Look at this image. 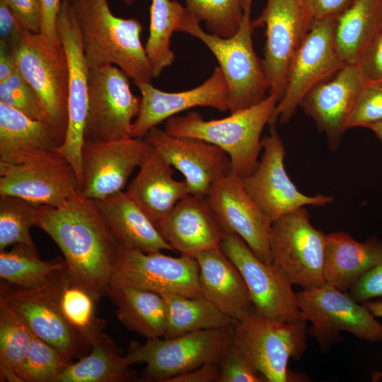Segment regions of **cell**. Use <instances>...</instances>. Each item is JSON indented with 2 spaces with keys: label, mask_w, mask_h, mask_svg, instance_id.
Wrapping results in <instances>:
<instances>
[{
  "label": "cell",
  "mask_w": 382,
  "mask_h": 382,
  "mask_svg": "<svg viewBox=\"0 0 382 382\" xmlns=\"http://www.w3.org/2000/svg\"><path fill=\"white\" fill-rule=\"evenodd\" d=\"M44 287L69 326L92 346L103 333L106 323L96 316L99 299L74 277L68 267L54 272Z\"/></svg>",
  "instance_id": "cell-30"
},
{
  "label": "cell",
  "mask_w": 382,
  "mask_h": 382,
  "mask_svg": "<svg viewBox=\"0 0 382 382\" xmlns=\"http://www.w3.org/2000/svg\"><path fill=\"white\" fill-rule=\"evenodd\" d=\"M186 8L209 33L230 37L238 30L243 14V0H184Z\"/></svg>",
  "instance_id": "cell-40"
},
{
  "label": "cell",
  "mask_w": 382,
  "mask_h": 382,
  "mask_svg": "<svg viewBox=\"0 0 382 382\" xmlns=\"http://www.w3.org/2000/svg\"><path fill=\"white\" fill-rule=\"evenodd\" d=\"M301 319L310 321L308 335L314 337L323 351L348 332L360 340L382 341V325L362 303L349 293L325 283L320 286L296 293Z\"/></svg>",
  "instance_id": "cell-8"
},
{
  "label": "cell",
  "mask_w": 382,
  "mask_h": 382,
  "mask_svg": "<svg viewBox=\"0 0 382 382\" xmlns=\"http://www.w3.org/2000/svg\"><path fill=\"white\" fill-rule=\"evenodd\" d=\"M367 129H371L377 138L382 141V121L369 126Z\"/></svg>",
  "instance_id": "cell-53"
},
{
  "label": "cell",
  "mask_w": 382,
  "mask_h": 382,
  "mask_svg": "<svg viewBox=\"0 0 382 382\" xmlns=\"http://www.w3.org/2000/svg\"><path fill=\"white\" fill-rule=\"evenodd\" d=\"M356 0H304L314 21L338 18L347 11Z\"/></svg>",
  "instance_id": "cell-48"
},
{
  "label": "cell",
  "mask_w": 382,
  "mask_h": 382,
  "mask_svg": "<svg viewBox=\"0 0 382 382\" xmlns=\"http://www.w3.org/2000/svg\"><path fill=\"white\" fill-rule=\"evenodd\" d=\"M68 267L65 260H42L36 248L16 244L8 251H0V277L19 287L35 289L45 286L51 275Z\"/></svg>",
  "instance_id": "cell-36"
},
{
  "label": "cell",
  "mask_w": 382,
  "mask_h": 382,
  "mask_svg": "<svg viewBox=\"0 0 382 382\" xmlns=\"http://www.w3.org/2000/svg\"><path fill=\"white\" fill-rule=\"evenodd\" d=\"M205 197L227 233L241 238L262 262H273L269 243L272 221L246 192L241 176L230 170L212 184Z\"/></svg>",
  "instance_id": "cell-19"
},
{
  "label": "cell",
  "mask_w": 382,
  "mask_h": 382,
  "mask_svg": "<svg viewBox=\"0 0 382 382\" xmlns=\"http://www.w3.org/2000/svg\"><path fill=\"white\" fill-rule=\"evenodd\" d=\"M185 12V8L175 0H151L149 35L144 49L153 78L158 77L175 59L170 37L180 25Z\"/></svg>",
  "instance_id": "cell-35"
},
{
  "label": "cell",
  "mask_w": 382,
  "mask_h": 382,
  "mask_svg": "<svg viewBox=\"0 0 382 382\" xmlns=\"http://www.w3.org/2000/svg\"><path fill=\"white\" fill-rule=\"evenodd\" d=\"M62 2V0H41L40 33L58 50L63 49L57 30V17Z\"/></svg>",
  "instance_id": "cell-47"
},
{
  "label": "cell",
  "mask_w": 382,
  "mask_h": 382,
  "mask_svg": "<svg viewBox=\"0 0 382 382\" xmlns=\"http://www.w3.org/2000/svg\"><path fill=\"white\" fill-rule=\"evenodd\" d=\"M262 139L263 154L256 168L242 178L243 187L261 211L273 222L306 206L321 207L333 201L330 195L303 194L291 180L284 167L285 149L276 125Z\"/></svg>",
  "instance_id": "cell-13"
},
{
  "label": "cell",
  "mask_w": 382,
  "mask_h": 382,
  "mask_svg": "<svg viewBox=\"0 0 382 382\" xmlns=\"http://www.w3.org/2000/svg\"><path fill=\"white\" fill-rule=\"evenodd\" d=\"M381 121L382 81L367 83L356 103L347 128H368Z\"/></svg>",
  "instance_id": "cell-42"
},
{
  "label": "cell",
  "mask_w": 382,
  "mask_h": 382,
  "mask_svg": "<svg viewBox=\"0 0 382 382\" xmlns=\"http://www.w3.org/2000/svg\"><path fill=\"white\" fill-rule=\"evenodd\" d=\"M141 97L139 113L132 124V137L144 138L152 128L183 111L195 107L229 110L228 89L219 66L202 84L180 92H166L149 82L134 83Z\"/></svg>",
  "instance_id": "cell-22"
},
{
  "label": "cell",
  "mask_w": 382,
  "mask_h": 382,
  "mask_svg": "<svg viewBox=\"0 0 382 382\" xmlns=\"http://www.w3.org/2000/svg\"><path fill=\"white\" fill-rule=\"evenodd\" d=\"M21 28L39 33L41 30V0H6Z\"/></svg>",
  "instance_id": "cell-45"
},
{
  "label": "cell",
  "mask_w": 382,
  "mask_h": 382,
  "mask_svg": "<svg viewBox=\"0 0 382 382\" xmlns=\"http://www.w3.org/2000/svg\"><path fill=\"white\" fill-rule=\"evenodd\" d=\"M0 299L37 337L73 361L92 346L66 323L44 286L28 289L7 282L0 284Z\"/></svg>",
  "instance_id": "cell-20"
},
{
  "label": "cell",
  "mask_w": 382,
  "mask_h": 382,
  "mask_svg": "<svg viewBox=\"0 0 382 382\" xmlns=\"http://www.w3.org/2000/svg\"><path fill=\"white\" fill-rule=\"evenodd\" d=\"M80 188L69 161L54 150L22 163H0V195H13L39 206L59 207Z\"/></svg>",
  "instance_id": "cell-16"
},
{
  "label": "cell",
  "mask_w": 382,
  "mask_h": 382,
  "mask_svg": "<svg viewBox=\"0 0 382 382\" xmlns=\"http://www.w3.org/2000/svg\"><path fill=\"white\" fill-rule=\"evenodd\" d=\"M33 335L0 299V381L18 382L16 374L26 358Z\"/></svg>",
  "instance_id": "cell-37"
},
{
  "label": "cell",
  "mask_w": 382,
  "mask_h": 382,
  "mask_svg": "<svg viewBox=\"0 0 382 382\" xmlns=\"http://www.w3.org/2000/svg\"><path fill=\"white\" fill-rule=\"evenodd\" d=\"M156 227L174 251L195 258L220 249L227 233L206 197L192 194L179 200Z\"/></svg>",
  "instance_id": "cell-24"
},
{
  "label": "cell",
  "mask_w": 382,
  "mask_h": 382,
  "mask_svg": "<svg viewBox=\"0 0 382 382\" xmlns=\"http://www.w3.org/2000/svg\"><path fill=\"white\" fill-rule=\"evenodd\" d=\"M326 236L311 224L305 207L272 223L269 243L273 263L292 284L310 289L325 283L323 264Z\"/></svg>",
  "instance_id": "cell-10"
},
{
  "label": "cell",
  "mask_w": 382,
  "mask_h": 382,
  "mask_svg": "<svg viewBox=\"0 0 382 382\" xmlns=\"http://www.w3.org/2000/svg\"><path fill=\"white\" fill-rule=\"evenodd\" d=\"M312 18L304 0H267L255 28H265L262 63L270 83L269 94L278 102L286 86L291 60L310 31Z\"/></svg>",
  "instance_id": "cell-15"
},
{
  "label": "cell",
  "mask_w": 382,
  "mask_h": 382,
  "mask_svg": "<svg viewBox=\"0 0 382 382\" xmlns=\"http://www.w3.org/2000/svg\"><path fill=\"white\" fill-rule=\"evenodd\" d=\"M337 19L313 22L310 31L291 60L284 94L269 125H276L277 121L288 123L308 92L346 65L335 44Z\"/></svg>",
  "instance_id": "cell-9"
},
{
  "label": "cell",
  "mask_w": 382,
  "mask_h": 382,
  "mask_svg": "<svg viewBox=\"0 0 382 382\" xmlns=\"http://www.w3.org/2000/svg\"><path fill=\"white\" fill-rule=\"evenodd\" d=\"M122 1L126 5L129 6V5H132V4H134L135 0H122Z\"/></svg>",
  "instance_id": "cell-54"
},
{
  "label": "cell",
  "mask_w": 382,
  "mask_h": 382,
  "mask_svg": "<svg viewBox=\"0 0 382 382\" xmlns=\"http://www.w3.org/2000/svg\"><path fill=\"white\" fill-rule=\"evenodd\" d=\"M16 68L13 51L7 45L0 43V82L6 81Z\"/></svg>",
  "instance_id": "cell-51"
},
{
  "label": "cell",
  "mask_w": 382,
  "mask_h": 382,
  "mask_svg": "<svg viewBox=\"0 0 382 382\" xmlns=\"http://www.w3.org/2000/svg\"><path fill=\"white\" fill-rule=\"evenodd\" d=\"M23 31L6 1L0 0V42L13 51Z\"/></svg>",
  "instance_id": "cell-49"
},
{
  "label": "cell",
  "mask_w": 382,
  "mask_h": 382,
  "mask_svg": "<svg viewBox=\"0 0 382 382\" xmlns=\"http://www.w3.org/2000/svg\"><path fill=\"white\" fill-rule=\"evenodd\" d=\"M233 325L190 332L171 338L132 341L126 358L145 363L139 381L166 382L206 363H218L233 342Z\"/></svg>",
  "instance_id": "cell-6"
},
{
  "label": "cell",
  "mask_w": 382,
  "mask_h": 382,
  "mask_svg": "<svg viewBox=\"0 0 382 382\" xmlns=\"http://www.w3.org/2000/svg\"><path fill=\"white\" fill-rule=\"evenodd\" d=\"M218 366L219 382H267L233 342L218 362Z\"/></svg>",
  "instance_id": "cell-43"
},
{
  "label": "cell",
  "mask_w": 382,
  "mask_h": 382,
  "mask_svg": "<svg viewBox=\"0 0 382 382\" xmlns=\"http://www.w3.org/2000/svg\"><path fill=\"white\" fill-rule=\"evenodd\" d=\"M356 64L368 83L382 81V28Z\"/></svg>",
  "instance_id": "cell-44"
},
{
  "label": "cell",
  "mask_w": 382,
  "mask_h": 382,
  "mask_svg": "<svg viewBox=\"0 0 382 382\" xmlns=\"http://www.w3.org/2000/svg\"><path fill=\"white\" fill-rule=\"evenodd\" d=\"M40 226L61 250L74 277L100 300L106 295L119 242L81 189L59 207L40 206Z\"/></svg>",
  "instance_id": "cell-1"
},
{
  "label": "cell",
  "mask_w": 382,
  "mask_h": 382,
  "mask_svg": "<svg viewBox=\"0 0 382 382\" xmlns=\"http://www.w3.org/2000/svg\"><path fill=\"white\" fill-rule=\"evenodd\" d=\"M0 103L21 111L33 120L47 122L39 98L16 66L11 76L6 81L0 82Z\"/></svg>",
  "instance_id": "cell-41"
},
{
  "label": "cell",
  "mask_w": 382,
  "mask_h": 382,
  "mask_svg": "<svg viewBox=\"0 0 382 382\" xmlns=\"http://www.w3.org/2000/svg\"><path fill=\"white\" fill-rule=\"evenodd\" d=\"M220 250L241 272L257 313L282 322L301 320L296 293L281 267L260 260L245 242L233 233L226 234Z\"/></svg>",
  "instance_id": "cell-14"
},
{
  "label": "cell",
  "mask_w": 382,
  "mask_h": 382,
  "mask_svg": "<svg viewBox=\"0 0 382 382\" xmlns=\"http://www.w3.org/2000/svg\"><path fill=\"white\" fill-rule=\"evenodd\" d=\"M277 103L269 94L257 104L219 120H205L191 111L166 120L164 130L171 136L197 138L221 148L230 158L231 170L243 178L257 167L262 149L261 134Z\"/></svg>",
  "instance_id": "cell-3"
},
{
  "label": "cell",
  "mask_w": 382,
  "mask_h": 382,
  "mask_svg": "<svg viewBox=\"0 0 382 382\" xmlns=\"http://www.w3.org/2000/svg\"><path fill=\"white\" fill-rule=\"evenodd\" d=\"M367 83L357 64H346L332 79L316 85L301 100L299 107L325 134L332 151L339 149L356 103Z\"/></svg>",
  "instance_id": "cell-21"
},
{
  "label": "cell",
  "mask_w": 382,
  "mask_h": 382,
  "mask_svg": "<svg viewBox=\"0 0 382 382\" xmlns=\"http://www.w3.org/2000/svg\"><path fill=\"white\" fill-rule=\"evenodd\" d=\"M161 295L165 299L168 311L164 338L197 330L230 327L236 322L203 295L194 297L170 293Z\"/></svg>",
  "instance_id": "cell-34"
},
{
  "label": "cell",
  "mask_w": 382,
  "mask_h": 382,
  "mask_svg": "<svg viewBox=\"0 0 382 382\" xmlns=\"http://www.w3.org/2000/svg\"><path fill=\"white\" fill-rule=\"evenodd\" d=\"M349 294L359 303L382 297V260L360 277Z\"/></svg>",
  "instance_id": "cell-46"
},
{
  "label": "cell",
  "mask_w": 382,
  "mask_h": 382,
  "mask_svg": "<svg viewBox=\"0 0 382 382\" xmlns=\"http://www.w3.org/2000/svg\"><path fill=\"white\" fill-rule=\"evenodd\" d=\"M126 355L105 334L93 343L88 354L72 362L56 382H127L137 378Z\"/></svg>",
  "instance_id": "cell-33"
},
{
  "label": "cell",
  "mask_w": 382,
  "mask_h": 382,
  "mask_svg": "<svg viewBox=\"0 0 382 382\" xmlns=\"http://www.w3.org/2000/svg\"><path fill=\"white\" fill-rule=\"evenodd\" d=\"M110 284L127 285L159 294L194 297L202 295L196 258L175 257L159 252L146 253L119 244Z\"/></svg>",
  "instance_id": "cell-11"
},
{
  "label": "cell",
  "mask_w": 382,
  "mask_h": 382,
  "mask_svg": "<svg viewBox=\"0 0 382 382\" xmlns=\"http://www.w3.org/2000/svg\"><path fill=\"white\" fill-rule=\"evenodd\" d=\"M381 28L382 0H356L335 28V47L343 62L356 64Z\"/></svg>",
  "instance_id": "cell-32"
},
{
  "label": "cell",
  "mask_w": 382,
  "mask_h": 382,
  "mask_svg": "<svg viewBox=\"0 0 382 382\" xmlns=\"http://www.w3.org/2000/svg\"><path fill=\"white\" fill-rule=\"evenodd\" d=\"M195 258L202 294L220 311L238 321L254 308L241 272L220 249L202 252Z\"/></svg>",
  "instance_id": "cell-26"
},
{
  "label": "cell",
  "mask_w": 382,
  "mask_h": 382,
  "mask_svg": "<svg viewBox=\"0 0 382 382\" xmlns=\"http://www.w3.org/2000/svg\"><path fill=\"white\" fill-rule=\"evenodd\" d=\"M39 207L18 197L0 195V251L16 244L36 248L30 228L40 226Z\"/></svg>",
  "instance_id": "cell-38"
},
{
  "label": "cell",
  "mask_w": 382,
  "mask_h": 382,
  "mask_svg": "<svg viewBox=\"0 0 382 382\" xmlns=\"http://www.w3.org/2000/svg\"><path fill=\"white\" fill-rule=\"evenodd\" d=\"M73 362L47 342L33 335L32 342L22 365L16 371L18 382H56Z\"/></svg>",
  "instance_id": "cell-39"
},
{
  "label": "cell",
  "mask_w": 382,
  "mask_h": 382,
  "mask_svg": "<svg viewBox=\"0 0 382 382\" xmlns=\"http://www.w3.org/2000/svg\"><path fill=\"white\" fill-rule=\"evenodd\" d=\"M62 144L47 122L33 120L0 103V163L17 164Z\"/></svg>",
  "instance_id": "cell-29"
},
{
  "label": "cell",
  "mask_w": 382,
  "mask_h": 382,
  "mask_svg": "<svg viewBox=\"0 0 382 382\" xmlns=\"http://www.w3.org/2000/svg\"><path fill=\"white\" fill-rule=\"evenodd\" d=\"M152 148L145 138L85 139L81 192L89 199H100L122 191Z\"/></svg>",
  "instance_id": "cell-18"
},
{
  "label": "cell",
  "mask_w": 382,
  "mask_h": 382,
  "mask_svg": "<svg viewBox=\"0 0 382 382\" xmlns=\"http://www.w3.org/2000/svg\"><path fill=\"white\" fill-rule=\"evenodd\" d=\"M375 316L382 318V300L368 301L362 303ZM372 381H377L382 378V371H376L372 374Z\"/></svg>",
  "instance_id": "cell-52"
},
{
  "label": "cell",
  "mask_w": 382,
  "mask_h": 382,
  "mask_svg": "<svg viewBox=\"0 0 382 382\" xmlns=\"http://www.w3.org/2000/svg\"><path fill=\"white\" fill-rule=\"evenodd\" d=\"M58 35L69 66L68 125L64 142L54 149L73 166L82 185V149L88 112V66L74 7L62 0L57 17Z\"/></svg>",
  "instance_id": "cell-17"
},
{
  "label": "cell",
  "mask_w": 382,
  "mask_h": 382,
  "mask_svg": "<svg viewBox=\"0 0 382 382\" xmlns=\"http://www.w3.org/2000/svg\"><path fill=\"white\" fill-rule=\"evenodd\" d=\"M93 201L120 244L146 253L174 251L127 191Z\"/></svg>",
  "instance_id": "cell-27"
},
{
  "label": "cell",
  "mask_w": 382,
  "mask_h": 382,
  "mask_svg": "<svg viewBox=\"0 0 382 382\" xmlns=\"http://www.w3.org/2000/svg\"><path fill=\"white\" fill-rule=\"evenodd\" d=\"M128 79L112 64L89 69L85 139L132 137V120L139 113L141 98L132 93Z\"/></svg>",
  "instance_id": "cell-12"
},
{
  "label": "cell",
  "mask_w": 382,
  "mask_h": 382,
  "mask_svg": "<svg viewBox=\"0 0 382 382\" xmlns=\"http://www.w3.org/2000/svg\"><path fill=\"white\" fill-rule=\"evenodd\" d=\"M70 2H72L74 0H69Z\"/></svg>",
  "instance_id": "cell-55"
},
{
  "label": "cell",
  "mask_w": 382,
  "mask_h": 382,
  "mask_svg": "<svg viewBox=\"0 0 382 382\" xmlns=\"http://www.w3.org/2000/svg\"><path fill=\"white\" fill-rule=\"evenodd\" d=\"M172 166L154 147L139 166L127 192L156 226L190 190L185 180H176Z\"/></svg>",
  "instance_id": "cell-25"
},
{
  "label": "cell",
  "mask_w": 382,
  "mask_h": 382,
  "mask_svg": "<svg viewBox=\"0 0 382 382\" xmlns=\"http://www.w3.org/2000/svg\"><path fill=\"white\" fill-rule=\"evenodd\" d=\"M382 260V241L370 238L359 242L344 232L327 235L324 254L325 282L347 291Z\"/></svg>",
  "instance_id": "cell-28"
},
{
  "label": "cell",
  "mask_w": 382,
  "mask_h": 382,
  "mask_svg": "<svg viewBox=\"0 0 382 382\" xmlns=\"http://www.w3.org/2000/svg\"><path fill=\"white\" fill-rule=\"evenodd\" d=\"M144 138L183 175L190 194L206 197L212 184L231 170L228 155L202 139L171 136L157 127Z\"/></svg>",
  "instance_id": "cell-23"
},
{
  "label": "cell",
  "mask_w": 382,
  "mask_h": 382,
  "mask_svg": "<svg viewBox=\"0 0 382 382\" xmlns=\"http://www.w3.org/2000/svg\"><path fill=\"white\" fill-rule=\"evenodd\" d=\"M71 3L88 68L112 64L134 83H151L153 76L141 40V22L115 16L108 0H74Z\"/></svg>",
  "instance_id": "cell-2"
},
{
  "label": "cell",
  "mask_w": 382,
  "mask_h": 382,
  "mask_svg": "<svg viewBox=\"0 0 382 382\" xmlns=\"http://www.w3.org/2000/svg\"><path fill=\"white\" fill-rule=\"evenodd\" d=\"M13 54L17 69L36 93L47 122L63 143L69 99V66L64 48L57 50L40 33L23 30Z\"/></svg>",
  "instance_id": "cell-7"
},
{
  "label": "cell",
  "mask_w": 382,
  "mask_h": 382,
  "mask_svg": "<svg viewBox=\"0 0 382 382\" xmlns=\"http://www.w3.org/2000/svg\"><path fill=\"white\" fill-rule=\"evenodd\" d=\"M106 295L117 306L116 316L127 329L146 339L163 337L168 311L161 294L127 285L110 284Z\"/></svg>",
  "instance_id": "cell-31"
},
{
  "label": "cell",
  "mask_w": 382,
  "mask_h": 382,
  "mask_svg": "<svg viewBox=\"0 0 382 382\" xmlns=\"http://www.w3.org/2000/svg\"><path fill=\"white\" fill-rule=\"evenodd\" d=\"M252 4L253 0H243L240 27L230 37L204 31L200 21L186 7L177 30L199 39L216 57L228 86L231 113L257 104L267 97L266 93L270 90L262 59L253 47Z\"/></svg>",
  "instance_id": "cell-4"
},
{
  "label": "cell",
  "mask_w": 382,
  "mask_h": 382,
  "mask_svg": "<svg viewBox=\"0 0 382 382\" xmlns=\"http://www.w3.org/2000/svg\"><path fill=\"white\" fill-rule=\"evenodd\" d=\"M308 329L307 321H279L253 308L233 325V342L267 382L299 381L288 364L305 352Z\"/></svg>",
  "instance_id": "cell-5"
},
{
  "label": "cell",
  "mask_w": 382,
  "mask_h": 382,
  "mask_svg": "<svg viewBox=\"0 0 382 382\" xmlns=\"http://www.w3.org/2000/svg\"><path fill=\"white\" fill-rule=\"evenodd\" d=\"M166 382H219L218 363H206L172 377Z\"/></svg>",
  "instance_id": "cell-50"
}]
</instances>
